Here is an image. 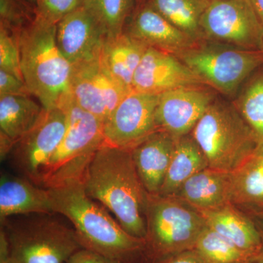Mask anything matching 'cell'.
<instances>
[{"label":"cell","instance_id":"obj_1","mask_svg":"<svg viewBox=\"0 0 263 263\" xmlns=\"http://www.w3.org/2000/svg\"><path fill=\"white\" fill-rule=\"evenodd\" d=\"M82 183L86 194L110 211L129 234L146 239L148 193L131 149L104 143L85 171Z\"/></svg>","mask_w":263,"mask_h":263},{"label":"cell","instance_id":"obj_2","mask_svg":"<svg viewBox=\"0 0 263 263\" xmlns=\"http://www.w3.org/2000/svg\"><path fill=\"white\" fill-rule=\"evenodd\" d=\"M54 214L67 218L83 248L119 263H129L146 253V240L127 233L100 202L85 191L81 180L48 189Z\"/></svg>","mask_w":263,"mask_h":263},{"label":"cell","instance_id":"obj_3","mask_svg":"<svg viewBox=\"0 0 263 263\" xmlns=\"http://www.w3.org/2000/svg\"><path fill=\"white\" fill-rule=\"evenodd\" d=\"M56 32L57 24L37 15L18 33L24 82L46 110L62 108L71 98L72 65L59 48Z\"/></svg>","mask_w":263,"mask_h":263},{"label":"cell","instance_id":"obj_4","mask_svg":"<svg viewBox=\"0 0 263 263\" xmlns=\"http://www.w3.org/2000/svg\"><path fill=\"white\" fill-rule=\"evenodd\" d=\"M35 214L1 222L0 261L7 263H67L83 248L74 228L53 217Z\"/></svg>","mask_w":263,"mask_h":263},{"label":"cell","instance_id":"obj_5","mask_svg":"<svg viewBox=\"0 0 263 263\" xmlns=\"http://www.w3.org/2000/svg\"><path fill=\"white\" fill-rule=\"evenodd\" d=\"M209 162V167L232 172L257 151L248 124L233 103L216 98L191 133Z\"/></svg>","mask_w":263,"mask_h":263},{"label":"cell","instance_id":"obj_6","mask_svg":"<svg viewBox=\"0 0 263 263\" xmlns=\"http://www.w3.org/2000/svg\"><path fill=\"white\" fill-rule=\"evenodd\" d=\"M146 218V254L153 262L193 249L207 228L198 210L171 195L148 194Z\"/></svg>","mask_w":263,"mask_h":263},{"label":"cell","instance_id":"obj_7","mask_svg":"<svg viewBox=\"0 0 263 263\" xmlns=\"http://www.w3.org/2000/svg\"><path fill=\"white\" fill-rule=\"evenodd\" d=\"M63 107L67 111V129L43 171L41 186L44 188L82 181L95 153L105 143L104 123L100 119L79 107L72 97Z\"/></svg>","mask_w":263,"mask_h":263},{"label":"cell","instance_id":"obj_8","mask_svg":"<svg viewBox=\"0 0 263 263\" xmlns=\"http://www.w3.org/2000/svg\"><path fill=\"white\" fill-rule=\"evenodd\" d=\"M209 87L235 96L263 65V51L202 40L177 56Z\"/></svg>","mask_w":263,"mask_h":263},{"label":"cell","instance_id":"obj_9","mask_svg":"<svg viewBox=\"0 0 263 263\" xmlns=\"http://www.w3.org/2000/svg\"><path fill=\"white\" fill-rule=\"evenodd\" d=\"M200 26L203 40L263 50V26L247 0H211Z\"/></svg>","mask_w":263,"mask_h":263},{"label":"cell","instance_id":"obj_10","mask_svg":"<svg viewBox=\"0 0 263 263\" xmlns=\"http://www.w3.org/2000/svg\"><path fill=\"white\" fill-rule=\"evenodd\" d=\"M132 90L110 75L100 56L72 65L70 95L79 107L105 122Z\"/></svg>","mask_w":263,"mask_h":263},{"label":"cell","instance_id":"obj_11","mask_svg":"<svg viewBox=\"0 0 263 263\" xmlns=\"http://www.w3.org/2000/svg\"><path fill=\"white\" fill-rule=\"evenodd\" d=\"M65 108L46 110L42 119L13 147L12 161L24 177L41 186L43 171L65 136Z\"/></svg>","mask_w":263,"mask_h":263},{"label":"cell","instance_id":"obj_12","mask_svg":"<svg viewBox=\"0 0 263 263\" xmlns=\"http://www.w3.org/2000/svg\"><path fill=\"white\" fill-rule=\"evenodd\" d=\"M159 95L132 91L104 124L105 143L132 149L157 131L156 110Z\"/></svg>","mask_w":263,"mask_h":263},{"label":"cell","instance_id":"obj_13","mask_svg":"<svg viewBox=\"0 0 263 263\" xmlns=\"http://www.w3.org/2000/svg\"><path fill=\"white\" fill-rule=\"evenodd\" d=\"M217 98L215 90L206 85L180 88L159 95L157 129L176 139L187 136Z\"/></svg>","mask_w":263,"mask_h":263},{"label":"cell","instance_id":"obj_14","mask_svg":"<svg viewBox=\"0 0 263 263\" xmlns=\"http://www.w3.org/2000/svg\"><path fill=\"white\" fill-rule=\"evenodd\" d=\"M205 85L186 64L171 53L148 48L133 78L132 89L160 95L188 86Z\"/></svg>","mask_w":263,"mask_h":263},{"label":"cell","instance_id":"obj_15","mask_svg":"<svg viewBox=\"0 0 263 263\" xmlns=\"http://www.w3.org/2000/svg\"><path fill=\"white\" fill-rule=\"evenodd\" d=\"M57 42L71 65L100 56L106 35L98 20L83 5L57 24Z\"/></svg>","mask_w":263,"mask_h":263},{"label":"cell","instance_id":"obj_16","mask_svg":"<svg viewBox=\"0 0 263 263\" xmlns=\"http://www.w3.org/2000/svg\"><path fill=\"white\" fill-rule=\"evenodd\" d=\"M123 32L141 41L148 48L175 56L193 47L197 43L147 3L136 8Z\"/></svg>","mask_w":263,"mask_h":263},{"label":"cell","instance_id":"obj_17","mask_svg":"<svg viewBox=\"0 0 263 263\" xmlns=\"http://www.w3.org/2000/svg\"><path fill=\"white\" fill-rule=\"evenodd\" d=\"M176 138L157 129L132 148L137 172L147 193L159 195L168 171Z\"/></svg>","mask_w":263,"mask_h":263},{"label":"cell","instance_id":"obj_18","mask_svg":"<svg viewBox=\"0 0 263 263\" xmlns=\"http://www.w3.org/2000/svg\"><path fill=\"white\" fill-rule=\"evenodd\" d=\"M48 189L2 171L0 176V221L17 215L51 214Z\"/></svg>","mask_w":263,"mask_h":263},{"label":"cell","instance_id":"obj_19","mask_svg":"<svg viewBox=\"0 0 263 263\" xmlns=\"http://www.w3.org/2000/svg\"><path fill=\"white\" fill-rule=\"evenodd\" d=\"M32 96L0 97V157L5 160L15 145L37 125L46 109Z\"/></svg>","mask_w":263,"mask_h":263},{"label":"cell","instance_id":"obj_20","mask_svg":"<svg viewBox=\"0 0 263 263\" xmlns=\"http://www.w3.org/2000/svg\"><path fill=\"white\" fill-rule=\"evenodd\" d=\"M207 226L255 258L263 250V238L253 219L232 204L199 211Z\"/></svg>","mask_w":263,"mask_h":263},{"label":"cell","instance_id":"obj_21","mask_svg":"<svg viewBox=\"0 0 263 263\" xmlns=\"http://www.w3.org/2000/svg\"><path fill=\"white\" fill-rule=\"evenodd\" d=\"M174 196L198 211L211 210L230 202V173L208 167L183 183Z\"/></svg>","mask_w":263,"mask_h":263},{"label":"cell","instance_id":"obj_22","mask_svg":"<svg viewBox=\"0 0 263 263\" xmlns=\"http://www.w3.org/2000/svg\"><path fill=\"white\" fill-rule=\"evenodd\" d=\"M230 202L249 216L263 214L262 154L230 172Z\"/></svg>","mask_w":263,"mask_h":263},{"label":"cell","instance_id":"obj_23","mask_svg":"<svg viewBox=\"0 0 263 263\" xmlns=\"http://www.w3.org/2000/svg\"><path fill=\"white\" fill-rule=\"evenodd\" d=\"M148 48L141 41L123 32L115 37L105 38L100 59L110 75L133 91V78Z\"/></svg>","mask_w":263,"mask_h":263},{"label":"cell","instance_id":"obj_24","mask_svg":"<svg viewBox=\"0 0 263 263\" xmlns=\"http://www.w3.org/2000/svg\"><path fill=\"white\" fill-rule=\"evenodd\" d=\"M208 167L206 157L191 133L176 138L168 171L159 195L174 196L185 181Z\"/></svg>","mask_w":263,"mask_h":263},{"label":"cell","instance_id":"obj_25","mask_svg":"<svg viewBox=\"0 0 263 263\" xmlns=\"http://www.w3.org/2000/svg\"><path fill=\"white\" fill-rule=\"evenodd\" d=\"M211 0H147L146 3L157 10L173 25L194 41H202L201 20Z\"/></svg>","mask_w":263,"mask_h":263},{"label":"cell","instance_id":"obj_26","mask_svg":"<svg viewBox=\"0 0 263 263\" xmlns=\"http://www.w3.org/2000/svg\"><path fill=\"white\" fill-rule=\"evenodd\" d=\"M232 103L253 133L257 153L263 155V71L249 78Z\"/></svg>","mask_w":263,"mask_h":263},{"label":"cell","instance_id":"obj_27","mask_svg":"<svg viewBox=\"0 0 263 263\" xmlns=\"http://www.w3.org/2000/svg\"><path fill=\"white\" fill-rule=\"evenodd\" d=\"M101 26L107 37L124 32L136 9V0H86L84 5Z\"/></svg>","mask_w":263,"mask_h":263},{"label":"cell","instance_id":"obj_28","mask_svg":"<svg viewBox=\"0 0 263 263\" xmlns=\"http://www.w3.org/2000/svg\"><path fill=\"white\" fill-rule=\"evenodd\" d=\"M193 249L205 263H245L254 259L208 226L199 236Z\"/></svg>","mask_w":263,"mask_h":263},{"label":"cell","instance_id":"obj_29","mask_svg":"<svg viewBox=\"0 0 263 263\" xmlns=\"http://www.w3.org/2000/svg\"><path fill=\"white\" fill-rule=\"evenodd\" d=\"M37 18L36 7L24 0H0V26L15 33L29 27Z\"/></svg>","mask_w":263,"mask_h":263},{"label":"cell","instance_id":"obj_30","mask_svg":"<svg viewBox=\"0 0 263 263\" xmlns=\"http://www.w3.org/2000/svg\"><path fill=\"white\" fill-rule=\"evenodd\" d=\"M0 70L7 71L24 81L21 68L18 33L0 26Z\"/></svg>","mask_w":263,"mask_h":263},{"label":"cell","instance_id":"obj_31","mask_svg":"<svg viewBox=\"0 0 263 263\" xmlns=\"http://www.w3.org/2000/svg\"><path fill=\"white\" fill-rule=\"evenodd\" d=\"M86 0H37V15L50 23L57 24L84 5Z\"/></svg>","mask_w":263,"mask_h":263},{"label":"cell","instance_id":"obj_32","mask_svg":"<svg viewBox=\"0 0 263 263\" xmlns=\"http://www.w3.org/2000/svg\"><path fill=\"white\" fill-rule=\"evenodd\" d=\"M32 96L24 81L3 70H0V97Z\"/></svg>","mask_w":263,"mask_h":263},{"label":"cell","instance_id":"obj_33","mask_svg":"<svg viewBox=\"0 0 263 263\" xmlns=\"http://www.w3.org/2000/svg\"><path fill=\"white\" fill-rule=\"evenodd\" d=\"M67 263H119L117 261L114 260L97 253L93 251L86 249H81L76 252Z\"/></svg>","mask_w":263,"mask_h":263},{"label":"cell","instance_id":"obj_34","mask_svg":"<svg viewBox=\"0 0 263 263\" xmlns=\"http://www.w3.org/2000/svg\"><path fill=\"white\" fill-rule=\"evenodd\" d=\"M152 263H205V262L195 249H190V250L184 251V252L154 261Z\"/></svg>","mask_w":263,"mask_h":263},{"label":"cell","instance_id":"obj_35","mask_svg":"<svg viewBox=\"0 0 263 263\" xmlns=\"http://www.w3.org/2000/svg\"><path fill=\"white\" fill-rule=\"evenodd\" d=\"M263 26V0H247Z\"/></svg>","mask_w":263,"mask_h":263},{"label":"cell","instance_id":"obj_36","mask_svg":"<svg viewBox=\"0 0 263 263\" xmlns=\"http://www.w3.org/2000/svg\"><path fill=\"white\" fill-rule=\"evenodd\" d=\"M254 223H255L256 226H257V228H258L259 232H260L261 235H262L263 238V214H258V215H255L253 216H250Z\"/></svg>","mask_w":263,"mask_h":263},{"label":"cell","instance_id":"obj_37","mask_svg":"<svg viewBox=\"0 0 263 263\" xmlns=\"http://www.w3.org/2000/svg\"><path fill=\"white\" fill-rule=\"evenodd\" d=\"M252 262L263 263V250L262 252L259 254V255H257V257H256L255 258H254L253 260L252 261Z\"/></svg>","mask_w":263,"mask_h":263},{"label":"cell","instance_id":"obj_38","mask_svg":"<svg viewBox=\"0 0 263 263\" xmlns=\"http://www.w3.org/2000/svg\"><path fill=\"white\" fill-rule=\"evenodd\" d=\"M147 0H136V8L141 6V5L145 4Z\"/></svg>","mask_w":263,"mask_h":263},{"label":"cell","instance_id":"obj_39","mask_svg":"<svg viewBox=\"0 0 263 263\" xmlns=\"http://www.w3.org/2000/svg\"><path fill=\"white\" fill-rule=\"evenodd\" d=\"M24 1L27 2V3H30L36 7V0H24Z\"/></svg>","mask_w":263,"mask_h":263},{"label":"cell","instance_id":"obj_40","mask_svg":"<svg viewBox=\"0 0 263 263\" xmlns=\"http://www.w3.org/2000/svg\"><path fill=\"white\" fill-rule=\"evenodd\" d=\"M0 263H7V262H5V261H0Z\"/></svg>","mask_w":263,"mask_h":263},{"label":"cell","instance_id":"obj_41","mask_svg":"<svg viewBox=\"0 0 263 263\" xmlns=\"http://www.w3.org/2000/svg\"><path fill=\"white\" fill-rule=\"evenodd\" d=\"M245 263H252V261H250V262H245Z\"/></svg>","mask_w":263,"mask_h":263},{"label":"cell","instance_id":"obj_42","mask_svg":"<svg viewBox=\"0 0 263 263\" xmlns=\"http://www.w3.org/2000/svg\"><path fill=\"white\" fill-rule=\"evenodd\" d=\"M36 2H37V0H36Z\"/></svg>","mask_w":263,"mask_h":263},{"label":"cell","instance_id":"obj_43","mask_svg":"<svg viewBox=\"0 0 263 263\" xmlns=\"http://www.w3.org/2000/svg\"><path fill=\"white\" fill-rule=\"evenodd\" d=\"M262 51H263V50H262Z\"/></svg>","mask_w":263,"mask_h":263}]
</instances>
